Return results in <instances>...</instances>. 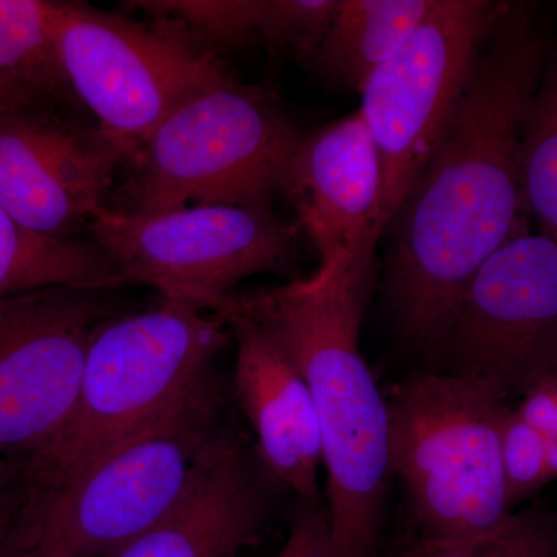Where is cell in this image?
Listing matches in <instances>:
<instances>
[{"label": "cell", "mask_w": 557, "mask_h": 557, "mask_svg": "<svg viewBox=\"0 0 557 557\" xmlns=\"http://www.w3.org/2000/svg\"><path fill=\"white\" fill-rule=\"evenodd\" d=\"M552 46L536 3H505L437 150L388 225V311L423 357L480 267L528 233L523 121Z\"/></svg>", "instance_id": "6da1fadb"}, {"label": "cell", "mask_w": 557, "mask_h": 557, "mask_svg": "<svg viewBox=\"0 0 557 557\" xmlns=\"http://www.w3.org/2000/svg\"><path fill=\"white\" fill-rule=\"evenodd\" d=\"M375 251L237 302L296 362L317 408L332 557H376L391 465L386 395L359 348Z\"/></svg>", "instance_id": "7a4b0ae2"}, {"label": "cell", "mask_w": 557, "mask_h": 557, "mask_svg": "<svg viewBox=\"0 0 557 557\" xmlns=\"http://www.w3.org/2000/svg\"><path fill=\"white\" fill-rule=\"evenodd\" d=\"M386 395L388 465L418 542H457L504 525L509 511L500 426L509 401L491 381L426 370Z\"/></svg>", "instance_id": "3957f363"}, {"label": "cell", "mask_w": 557, "mask_h": 557, "mask_svg": "<svg viewBox=\"0 0 557 557\" xmlns=\"http://www.w3.org/2000/svg\"><path fill=\"white\" fill-rule=\"evenodd\" d=\"M230 335L222 314L170 299L141 313L106 319L91 338L67 428L36 467L51 490L203 386Z\"/></svg>", "instance_id": "277c9868"}, {"label": "cell", "mask_w": 557, "mask_h": 557, "mask_svg": "<svg viewBox=\"0 0 557 557\" xmlns=\"http://www.w3.org/2000/svg\"><path fill=\"white\" fill-rule=\"evenodd\" d=\"M304 135L274 95L231 79L172 113L124 163L115 209L269 205Z\"/></svg>", "instance_id": "5b68a950"}, {"label": "cell", "mask_w": 557, "mask_h": 557, "mask_svg": "<svg viewBox=\"0 0 557 557\" xmlns=\"http://www.w3.org/2000/svg\"><path fill=\"white\" fill-rule=\"evenodd\" d=\"M50 32L73 97L119 146L124 163L172 113L234 79L218 50L163 14L138 21L86 3L50 2Z\"/></svg>", "instance_id": "8992f818"}, {"label": "cell", "mask_w": 557, "mask_h": 557, "mask_svg": "<svg viewBox=\"0 0 557 557\" xmlns=\"http://www.w3.org/2000/svg\"><path fill=\"white\" fill-rule=\"evenodd\" d=\"M219 410L207 381L54 490L40 533L81 557L115 555L163 519L228 442Z\"/></svg>", "instance_id": "52a82bcc"}, {"label": "cell", "mask_w": 557, "mask_h": 557, "mask_svg": "<svg viewBox=\"0 0 557 557\" xmlns=\"http://www.w3.org/2000/svg\"><path fill=\"white\" fill-rule=\"evenodd\" d=\"M124 285L220 313L244 278L287 270L298 226L269 205H205L161 214L102 208L87 226Z\"/></svg>", "instance_id": "ba28073f"}, {"label": "cell", "mask_w": 557, "mask_h": 557, "mask_svg": "<svg viewBox=\"0 0 557 557\" xmlns=\"http://www.w3.org/2000/svg\"><path fill=\"white\" fill-rule=\"evenodd\" d=\"M505 3L434 0L412 35L361 91L359 112L383 170L381 236L437 150Z\"/></svg>", "instance_id": "9c48e42d"}, {"label": "cell", "mask_w": 557, "mask_h": 557, "mask_svg": "<svg viewBox=\"0 0 557 557\" xmlns=\"http://www.w3.org/2000/svg\"><path fill=\"white\" fill-rule=\"evenodd\" d=\"M434 369L491 381L522 398L557 370V244L507 242L465 288L431 355Z\"/></svg>", "instance_id": "30bf717a"}, {"label": "cell", "mask_w": 557, "mask_h": 557, "mask_svg": "<svg viewBox=\"0 0 557 557\" xmlns=\"http://www.w3.org/2000/svg\"><path fill=\"white\" fill-rule=\"evenodd\" d=\"M102 292L47 288L0 300V458L38 467L67 428Z\"/></svg>", "instance_id": "8fae6325"}, {"label": "cell", "mask_w": 557, "mask_h": 557, "mask_svg": "<svg viewBox=\"0 0 557 557\" xmlns=\"http://www.w3.org/2000/svg\"><path fill=\"white\" fill-rule=\"evenodd\" d=\"M124 156L53 104L0 110V207L42 236L79 237L109 207Z\"/></svg>", "instance_id": "7c38bea8"}, {"label": "cell", "mask_w": 557, "mask_h": 557, "mask_svg": "<svg viewBox=\"0 0 557 557\" xmlns=\"http://www.w3.org/2000/svg\"><path fill=\"white\" fill-rule=\"evenodd\" d=\"M278 193L317 248L318 273H329L364 251H375L383 170L359 109L306 134L293 152Z\"/></svg>", "instance_id": "4fadbf2b"}, {"label": "cell", "mask_w": 557, "mask_h": 557, "mask_svg": "<svg viewBox=\"0 0 557 557\" xmlns=\"http://www.w3.org/2000/svg\"><path fill=\"white\" fill-rule=\"evenodd\" d=\"M219 314L236 339L234 391L255 432L260 467L299 504L321 502V426L302 372L237 296Z\"/></svg>", "instance_id": "5bb4252c"}, {"label": "cell", "mask_w": 557, "mask_h": 557, "mask_svg": "<svg viewBox=\"0 0 557 557\" xmlns=\"http://www.w3.org/2000/svg\"><path fill=\"white\" fill-rule=\"evenodd\" d=\"M263 474L258 457L231 435L178 504L110 557H239L269 523Z\"/></svg>", "instance_id": "9a60e30c"}, {"label": "cell", "mask_w": 557, "mask_h": 557, "mask_svg": "<svg viewBox=\"0 0 557 557\" xmlns=\"http://www.w3.org/2000/svg\"><path fill=\"white\" fill-rule=\"evenodd\" d=\"M434 0H338L311 61L324 78L358 91L412 35Z\"/></svg>", "instance_id": "2e32d148"}, {"label": "cell", "mask_w": 557, "mask_h": 557, "mask_svg": "<svg viewBox=\"0 0 557 557\" xmlns=\"http://www.w3.org/2000/svg\"><path fill=\"white\" fill-rule=\"evenodd\" d=\"M121 287L123 278L94 240L42 236L0 207V300L47 288Z\"/></svg>", "instance_id": "e0dca14e"}, {"label": "cell", "mask_w": 557, "mask_h": 557, "mask_svg": "<svg viewBox=\"0 0 557 557\" xmlns=\"http://www.w3.org/2000/svg\"><path fill=\"white\" fill-rule=\"evenodd\" d=\"M50 32V2L0 0V110L72 98Z\"/></svg>", "instance_id": "ac0fdd59"}, {"label": "cell", "mask_w": 557, "mask_h": 557, "mask_svg": "<svg viewBox=\"0 0 557 557\" xmlns=\"http://www.w3.org/2000/svg\"><path fill=\"white\" fill-rule=\"evenodd\" d=\"M522 190L539 234L557 244V44L553 42L522 131Z\"/></svg>", "instance_id": "d6986e66"}, {"label": "cell", "mask_w": 557, "mask_h": 557, "mask_svg": "<svg viewBox=\"0 0 557 557\" xmlns=\"http://www.w3.org/2000/svg\"><path fill=\"white\" fill-rule=\"evenodd\" d=\"M410 557H557V515L544 507L518 509L479 537L417 542Z\"/></svg>", "instance_id": "ffe728a7"}, {"label": "cell", "mask_w": 557, "mask_h": 557, "mask_svg": "<svg viewBox=\"0 0 557 557\" xmlns=\"http://www.w3.org/2000/svg\"><path fill=\"white\" fill-rule=\"evenodd\" d=\"M124 9L175 17L220 53L259 42L265 0H145Z\"/></svg>", "instance_id": "44dd1931"}, {"label": "cell", "mask_w": 557, "mask_h": 557, "mask_svg": "<svg viewBox=\"0 0 557 557\" xmlns=\"http://www.w3.org/2000/svg\"><path fill=\"white\" fill-rule=\"evenodd\" d=\"M51 486L35 465L5 461L0 468V557H16L42 530Z\"/></svg>", "instance_id": "7402d4cb"}, {"label": "cell", "mask_w": 557, "mask_h": 557, "mask_svg": "<svg viewBox=\"0 0 557 557\" xmlns=\"http://www.w3.org/2000/svg\"><path fill=\"white\" fill-rule=\"evenodd\" d=\"M500 454L509 511H518L520 505L555 482L549 471L548 437L527 424L512 406L502 418Z\"/></svg>", "instance_id": "603a6c76"}, {"label": "cell", "mask_w": 557, "mask_h": 557, "mask_svg": "<svg viewBox=\"0 0 557 557\" xmlns=\"http://www.w3.org/2000/svg\"><path fill=\"white\" fill-rule=\"evenodd\" d=\"M338 0H265L259 44L310 65L327 35Z\"/></svg>", "instance_id": "cb8c5ba5"}, {"label": "cell", "mask_w": 557, "mask_h": 557, "mask_svg": "<svg viewBox=\"0 0 557 557\" xmlns=\"http://www.w3.org/2000/svg\"><path fill=\"white\" fill-rule=\"evenodd\" d=\"M277 557H332L327 509L321 502L300 504Z\"/></svg>", "instance_id": "d4e9b609"}, {"label": "cell", "mask_w": 557, "mask_h": 557, "mask_svg": "<svg viewBox=\"0 0 557 557\" xmlns=\"http://www.w3.org/2000/svg\"><path fill=\"white\" fill-rule=\"evenodd\" d=\"M512 408L531 428L557 440V370L542 376Z\"/></svg>", "instance_id": "484cf974"}, {"label": "cell", "mask_w": 557, "mask_h": 557, "mask_svg": "<svg viewBox=\"0 0 557 557\" xmlns=\"http://www.w3.org/2000/svg\"><path fill=\"white\" fill-rule=\"evenodd\" d=\"M16 557H54L53 552H51L50 545L47 544L44 539H36L32 545H28L27 548L22 549L20 555Z\"/></svg>", "instance_id": "4316f807"}, {"label": "cell", "mask_w": 557, "mask_h": 557, "mask_svg": "<svg viewBox=\"0 0 557 557\" xmlns=\"http://www.w3.org/2000/svg\"><path fill=\"white\" fill-rule=\"evenodd\" d=\"M7 460H2V458H0V468L3 467V463H5Z\"/></svg>", "instance_id": "83f0119b"}]
</instances>
